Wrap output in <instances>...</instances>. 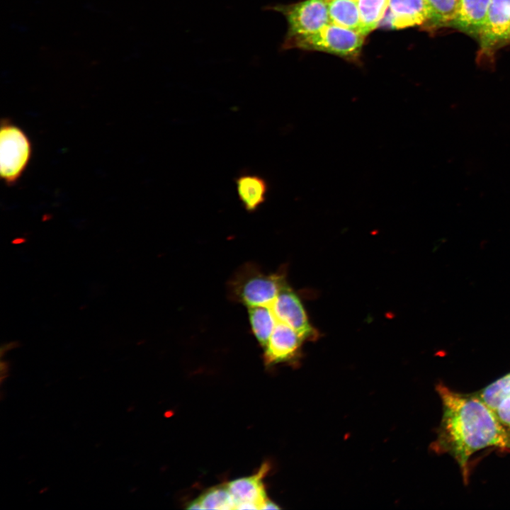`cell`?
Masks as SVG:
<instances>
[{"instance_id": "1", "label": "cell", "mask_w": 510, "mask_h": 510, "mask_svg": "<svg viewBox=\"0 0 510 510\" xmlns=\"http://www.w3.org/2000/svg\"><path fill=\"white\" fill-rule=\"evenodd\" d=\"M436 391L443 414L436 440L431 447L436 453H448L455 459L467 484L471 456L487 447L508 448L509 432L475 393L461 394L442 382L436 385Z\"/></svg>"}, {"instance_id": "2", "label": "cell", "mask_w": 510, "mask_h": 510, "mask_svg": "<svg viewBox=\"0 0 510 510\" xmlns=\"http://www.w3.org/2000/svg\"><path fill=\"white\" fill-rule=\"evenodd\" d=\"M283 272L268 273L254 263L240 266L227 283L233 301L249 307L268 306L287 285Z\"/></svg>"}, {"instance_id": "3", "label": "cell", "mask_w": 510, "mask_h": 510, "mask_svg": "<svg viewBox=\"0 0 510 510\" xmlns=\"http://www.w3.org/2000/svg\"><path fill=\"white\" fill-rule=\"evenodd\" d=\"M33 147L26 132L9 118H2L0 128V176L13 186L23 176L32 157Z\"/></svg>"}, {"instance_id": "4", "label": "cell", "mask_w": 510, "mask_h": 510, "mask_svg": "<svg viewBox=\"0 0 510 510\" xmlns=\"http://www.w3.org/2000/svg\"><path fill=\"white\" fill-rule=\"evenodd\" d=\"M365 37L358 31L329 23L313 34L284 42L283 48H298L355 57L361 50Z\"/></svg>"}, {"instance_id": "5", "label": "cell", "mask_w": 510, "mask_h": 510, "mask_svg": "<svg viewBox=\"0 0 510 510\" xmlns=\"http://www.w3.org/2000/svg\"><path fill=\"white\" fill-rule=\"evenodd\" d=\"M268 9L285 17L288 27L284 42L313 34L330 23L329 0H303L271 6Z\"/></svg>"}, {"instance_id": "6", "label": "cell", "mask_w": 510, "mask_h": 510, "mask_svg": "<svg viewBox=\"0 0 510 510\" xmlns=\"http://www.w3.org/2000/svg\"><path fill=\"white\" fill-rule=\"evenodd\" d=\"M268 306L277 321L293 328L303 339L314 335L300 299L288 285Z\"/></svg>"}, {"instance_id": "7", "label": "cell", "mask_w": 510, "mask_h": 510, "mask_svg": "<svg viewBox=\"0 0 510 510\" xmlns=\"http://www.w3.org/2000/svg\"><path fill=\"white\" fill-rule=\"evenodd\" d=\"M478 38L483 51L510 40V0H492Z\"/></svg>"}, {"instance_id": "8", "label": "cell", "mask_w": 510, "mask_h": 510, "mask_svg": "<svg viewBox=\"0 0 510 510\" xmlns=\"http://www.w3.org/2000/svg\"><path fill=\"white\" fill-rule=\"evenodd\" d=\"M429 16L426 0H390L387 10L380 23L402 29L425 25Z\"/></svg>"}, {"instance_id": "9", "label": "cell", "mask_w": 510, "mask_h": 510, "mask_svg": "<svg viewBox=\"0 0 510 510\" xmlns=\"http://www.w3.org/2000/svg\"><path fill=\"white\" fill-rule=\"evenodd\" d=\"M303 340L293 328L277 321L264 348L265 363L272 365L294 358L300 351Z\"/></svg>"}, {"instance_id": "10", "label": "cell", "mask_w": 510, "mask_h": 510, "mask_svg": "<svg viewBox=\"0 0 510 510\" xmlns=\"http://www.w3.org/2000/svg\"><path fill=\"white\" fill-rule=\"evenodd\" d=\"M268 470V465H263L256 474L234 480L227 484L235 502V509H261L267 499L262 479Z\"/></svg>"}, {"instance_id": "11", "label": "cell", "mask_w": 510, "mask_h": 510, "mask_svg": "<svg viewBox=\"0 0 510 510\" xmlns=\"http://www.w3.org/2000/svg\"><path fill=\"white\" fill-rule=\"evenodd\" d=\"M492 0H459L458 9L450 27L466 34L479 36Z\"/></svg>"}, {"instance_id": "12", "label": "cell", "mask_w": 510, "mask_h": 510, "mask_svg": "<svg viewBox=\"0 0 510 510\" xmlns=\"http://www.w3.org/2000/svg\"><path fill=\"white\" fill-rule=\"evenodd\" d=\"M236 187L240 201L249 212L256 210L266 200L268 186L260 176L241 175L236 180Z\"/></svg>"}, {"instance_id": "13", "label": "cell", "mask_w": 510, "mask_h": 510, "mask_svg": "<svg viewBox=\"0 0 510 510\" xmlns=\"http://www.w3.org/2000/svg\"><path fill=\"white\" fill-rule=\"evenodd\" d=\"M330 23L360 33L361 18L356 0H329Z\"/></svg>"}, {"instance_id": "14", "label": "cell", "mask_w": 510, "mask_h": 510, "mask_svg": "<svg viewBox=\"0 0 510 510\" xmlns=\"http://www.w3.org/2000/svg\"><path fill=\"white\" fill-rule=\"evenodd\" d=\"M249 324L253 334L264 348L276 324V319L269 306L248 307Z\"/></svg>"}, {"instance_id": "15", "label": "cell", "mask_w": 510, "mask_h": 510, "mask_svg": "<svg viewBox=\"0 0 510 510\" xmlns=\"http://www.w3.org/2000/svg\"><path fill=\"white\" fill-rule=\"evenodd\" d=\"M360 18V33L366 36L381 23L390 0H357Z\"/></svg>"}, {"instance_id": "16", "label": "cell", "mask_w": 510, "mask_h": 510, "mask_svg": "<svg viewBox=\"0 0 510 510\" xmlns=\"http://www.w3.org/2000/svg\"><path fill=\"white\" fill-rule=\"evenodd\" d=\"M429 16L424 25L426 28H438L450 26L455 18L459 0H426Z\"/></svg>"}, {"instance_id": "17", "label": "cell", "mask_w": 510, "mask_h": 510, "mask_svg": "<svg viewBox=\"0 0 510 510\" xmlns=\"http://www.w3.org/2000/svg\"><path fill=\"white\" fill-rule=\"evenodd\" d=\"M475 394L494 412L504 398L510 396V373Z\"/></svg>"}, {"instance_id": "18", "label": "cell", "mask_w": 510, "mask_h": 510, "mask_svg": "<svg viewBox=\"0 0 510 510\" xmlns=\"http://www.w3.org/2000/svg\"><path fill=\"white\" fill-rule=\"evenodd\" d=\"M202 509H235L236 504L227 485L208 489L197 499Z\"/></svg>"}, {"instance_id": "19", "label": "cell", "mask_w": 510, "mask_h": 510, "mask_svg": "<svg viewBox=\"0 0 510 510\" xmlns=\"http://www.w3.org/2000/svg\"><path fill=\"white\" fill-rule=\"evenodd\" d=\"M494 413L504 427L510 429V396L499 404Z\"/></svg>"}, {"instance_id": "20", "label": "cell", "mask_w": 510, "mask_h": 510, "mask_svg": "<svg viewBox=\"0 0 510 510\" xmlns=\"http://www.w3.org/2000/svg\"><path fill=\"white\" fill-rule=\"evenodd\" d=\"M280 509V507L276 505V504L273 503V502L270 501L269 499H266L264 503L262 505L261 509Z\"/></svg>"}, {"instance_id": "21", "label": "cell", "mask_w": 510, "mask_h": 510, "mask_svg": "<svg viewBox=\"0 0 510 510\" xmlns=\"http://www.w3.org/2000/svg\"><path fill=\"white\" fill-rule=\"evenodd\" d=\"M508 448L510 449V432H509V443H508Z\"/></svg>"}, {"instance_id": "22", "label": "cell", "mask_w": 510, "mask_h": 510, "mask_svg": "<svg viewBox=\"0 0 510 510\" xmlns=\"http://www.w3.org/2000/svg\"><path fill=\"white\" fill-rule=\"evenodd\" d=\"M357 1V0H356Z\"/></svg>"}]
</instances>
